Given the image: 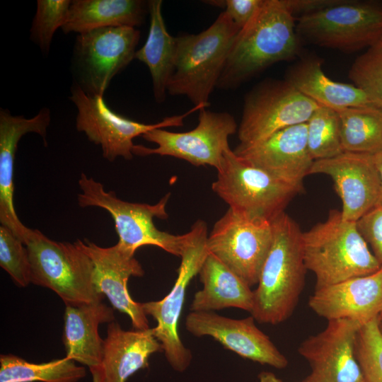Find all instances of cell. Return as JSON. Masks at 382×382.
<instances>
[{
    "mask_svg": "<svg viewBox=\"0 0 382 382\" xmlns=\"http://www.w3.org/2000/svg\"><path fill=\"white\" fill-rule=\"evenodd\" d=\"M298 50L294 16L285 0H262L236 35L217 87L235 88L269 66L292 59Z\"/></svg>",
    "mask_w": 382,
    "mask_h": 382,
    "instance_id": "1",
    "label": "cell"
},
{
    "mask_svg": "<svg viewBox=\"0 0 382 382\" xmlns=\"http://www.w3.org/2000/svg\"><path fill=\"white\" fill-rule=\"evenodd\" d=\"M273 239L253 291L251 316L260 323L277 325L294 311L308 270L302 233L298 224L283 212L272 221Z\"/></svg>",
    "mask_w": 382,
    "mask_h": 382,
    "instance_id": "2",
    "label": "cell"
},
{
    "mask_svg": "<svg viewBox=\"0 0 382 382\" xmlns=\"http://www.w3.org/2000/svg\"><path fill=\"white\" fill-rule=\"evenodd\" d=\"M303 258L316 277L315 289L373 274L382 266L355 221L332 209L325 221L302 233Z\"/></svg>",
    "mask_w": 382,
    "mask_h": 382,
    "instance_id": "3",
    "label": "cell"
},
{
    "mask_svg": "<svg viewBox=\"0 0 382 382\" xmlns=\"http://www.w3.org/2000/svg\"><path fill=\"white\" fill-rule=\"evenodd\" d=\"M240 30L223 11L205 30L175 37V66L167 92L186 96L195 106L207 108Z\"/></svg>",
    "mask_w": 382,
    "mask_h": 382,
    "instance_id": "4",
    "label": "cell"
},
{
    "mask_svg": "<svg viewBox=\"0 0 382 382\" xmlns=\"http://www.w3.org/2000/svg\"><path fill=\"white\" fill-rule=\"evenodd\" d=\"M23 243L30 265V283L55 292L65 305L101 302L91 258L76 244L53 241L30 228Z\"/></svg>",
    "mask_w": 382,
    "mask_h": 382,
    "instance_id": "5",
    "label": "cell"
},
{
    "mask_svg": "<svg viewBox=\"0 0 382 382\" xmlns=\"http://www.w3.org/2000/svg\"><path fill=\"white\" fill-rule=\"evenodd\" d=\"M81 192L79 205L104 209L112 216L119 236L117 243L132 255L144 245L157 246L168 253L180 257L186 241V233L173 235L158 229L153 219L168 218L166 206L170 194L163 196L156 204L129 202L119 199L113 191L107 192L100 182L81 173L78 181Z\"/></svg>",
    "mask_w": 382,
    "mask_h": 382,
    "instance_id": "6",
    "label": "cell"
},
{
    "mask_svg": "<svg viewBox=\"0 0 382 382\" xmlns=\"http://www.w3.org/2000/svg\"><path fill=\"white\" fill-rule=\"evenodd\" d=\"M212 190L229 208L245 214L272 221L303 187L289 184L257 168L228 148L224 154Z\"/></svg>",
    "mask_w": 382,
    "mask_h": 382,
    "instance_id": "7",
    "label": "cell"
},
{
    "mask_svg": "<svg viewBox=\"0 0 382 382\" xmlns=\"http://www.w3.org/2000/svg\"><path fill=\"white\" fill-rule=\"evenodd\" d=\"M186 235L178 277L171 290L159 301L142 303L146 315L156 321V326L152 328L153 333L161 343L166 360L178 372L189 367L192 357L190 349L181 341L178 330L186 290L209 253L207 226L203 220L196 221Z\"/></svg>",
    "mask_w": 382,
    "mask_h": 382,
    "instance_id": "8",
    "label": "cell"
},
{
    "mask_svg": "<svg viewBox=\"0 0 382 382\" xmlns=\"http://www.w3.org/2000/svg\"><path fill=\"white\" fill-rule=\"evenodd\" d=\"M296 34L319 46L354 52L376 45L382 37V4L341 0L298 18Z\"/></svg>",
    "mask_w": 382,
    "mask_h": 382,
    "instance_id": "9",
    "label": "cell"
},
{
    "mask_svg": "<svg viewBox=\"0 0 382 382\" xmlns=\"http://www.w3.org/2000/svg\"><path fill=\"white\" fill-rule=\"evenodd\" d=\"M273 239L272 221L228 208L207 237V248L250 287L257 284Z\"/></svg>",
    "mask_w": 382,
    "mask_h": 382,
    "instance_id": "10",
    "label": "cell"
},
{
    "mask_svg": "<svg viewBox=\"0 0 382 382\" xmlns=\"http://www.w3.org/2000/svg\"><path fill=\"white\" fill-rule=\"evenodd\" d=\"M71 91L69 98L78 110L76 129L83 132L89 141L100 146L103 156L110 162L117 157L132 159L133 139L136 137L157 128L181 126L186 116L202 108L195 106L183 115L166 117L156 124H144L114 112L103 96L90 95L77 83Z\"/></svg>",
    "mask_w": 382,
    "mask_h": 382,
    "instance_id": "11",
    "label": "cell"
},
{
    "mask_svg": "<svg viewBox=\"0 0 382 382\" xmlns=\"http://www.w3.org/2000/svg\"><path fill=\"white\" fill-rule=\"evenodd\" d=\"M199 110L198 124L185 132H173L163 128L152 129L141 137L157 144L156 148L134 145L133 154H158L185 160L196 166L220 167L224 151L229 148L228 137L238 127L234 117L228 112Z\"/></svg>",
    "mask_w": 382,
    "mask_h": 382,
    "instance_id": "12",
    "label": "cell"
},
{
    "mask_svg": "<svg viewBox=\"0 0 382 382\" xmlns=\"http://www.w3.org/2000/svg\"><path fill=\"white\" fill-rule=\"evenodd\" d=\"M319 106L286 80L266 83L245 100L238 128L239 144H255L281 129L307 122Z\"/></svg>",
    "mask_w": 382,
    "mask_h": 382,
    "instance_id": "13",
    "label": "cell"
},
{
    "mask_svg": "<svg viewBox=\"0 0 382 382\" xmlns=\"http://www.w3.org/2000/svg\"><path fill=\"white\" fill-rule=\"evenodd\" d=\"M139 38V30L132 27L100 28L78 34L74 56L79 85L90 95L103 96L114 76L134 59Z\"/></svg>",
    "mask_w": 382,
    "mask_h": 382,
    "instance_id": "14",
    "label": "cell"
},
{
    "mask_svg": "<svg viewBox=\"0 0 382 382\" xmlns=\"http://www.w3.org/2000/svg\"><path fill=\"white\" fill-rule=\"evenodd\" d=\"M361 326L349 319L330 320L322 331L305 339L298 352L311 371L301 382H365L355 354Z\"/></svg>",
    "mask_w": 382,
    "mask_h": 382,
    "instance_id": "15",
    "label": "cell"
},
{
    "mask_svg": "<svg viewBox=\"0 0 382 382\" xmlns=\"http://www.w3.org/2000/svg\"><path fill=\"white\" fill-rule=\"evenodd\" d=\"M329 175L342 201L345 220L357 221L378 202L380 178L374 155L349 151L314 161L310 174Z\"/></svg>",
    "mask_w": 382,
    "mask_h": 382,
    "instance_id": "16",
    "label": "cell"
},
{
    "mask_svg": "<svg viewBox=\"0 0 382 382\" xmlns=\"http://www.w3.org/2000/svg\"><path fill=\"white\" fill-rule=\"evenodd\" d=\"M250 316L233 319L214 312H191L185 320L186 329L197 337L209 336L225 349L241 357L278 369L287 366L286 357L260 330Z\"/></svg>",
    "mask_w": 382,
    "mask_h": 382,
    "instance_id": "17",
    "label": "cell"
},
{
    "mask_svg": "<svg viewBox=\"0 0 382 382\" xmlns=\"http://www.w3.org/2000/svg\"><path fill=\"white\" fill-rule=\"evenodd\" d=\"M74 243L93 263L94 283L98 291L108 299L114 308L129 317L134 330L149 329L142 303L132 299L127 287L130 277H140L144 274L134 255L117 243L108 248L100 247L89 241L77 240Z\"/></svg>",
    "mask_w": 382,
    "mask_h": 382,
    "instance_id": "18",
    "label": "cell"
},
{
    "mask_svg": "<svg viewBox=\"0 0 382 382\" xmlns=\"http://www.w3.org/2000/svg\"><path fill=\"white\" fill-rule=\"evenodd\" d=\"M233 151L248 163L299 187H303L314 162L308 149L306 122L281 129L255 144H238Z\"/></svg>",
    "mask_w": 382,
    "mask_h": 382,
    "instance_id": "19",
    "label": "cell"
},
{
    "mask_svg": "<svg viewBox=\"0 0 382 382\" xmlns=\"http://www.w3.org/2000/svg\"><path fill=\"white\" fill-rule=\"evenodd\" d=\"M308 306L328 321L370 322L382 312V267L373 274L315 289Z\"/></svg>",
    "mask_w": 382,
    "mask_h": 382,
    "instance_id": "20",
    "label": "cell"
},
{
    "mask_svg": "<svg viewBox=\"0 0 382 382\" xmlns=\"http://www.w3.org/2000/svg\"><path fill=\"white\" fill-rule=\"evenodd\" d=\"M50 111L42 108L31 118L12 115L7 110H0V222L11 229L23 243L29 228L19 219L13 204L14 161L18 141L28 133H36L46 145Z\"/></svg>",
    "mask_w": 382,
    "mask_h": 382,
    "instance_id": "21",
    "label": "cell"
},
{
    "mask_svg": "<svg viewBox=\"0 0 382 382\" xmlns=\"http://www.w3.org/2000/svg\"><path fill=\"white\" fill-rule=\"evenodd\" d=\"M114 320L112 309L102 301L66 305L62 337L65 357L87 366L93 382H101L104 340L99 335V325Z\"/></svg>",
    "mask_w": 382,
    "mask_h": 382,
    "instance_id": "22",
    "label": "cell"
},
{
    "mask_svg": "<svg viewBox=\"0 0 382 382\" xmlns=\"http://www.w3.org/2000/svg\"><path fill=\"white\" fill-rule=\"evenodd\" d=\"M162 350L152 328L125 330L112 321L104 340L101 382H126L137 371L147 368L150 356Z\"/></svg>",
    "mask_w": 382,
    "mask_h": 382,
    "instance_id": "23",
    "label": "cell"
},
{
    "mask_svg": "<svg viewBox=\"0 0 382 382\" xmlns=\"http://www.w3.org/2000/svg\"><path fill=\"white\" fill-rule=\"evenodd\" d=\"M198 274L203 288L195 294L191 312H214L226 308L251 312L253 291L215 255L208 254Z\"/></svg>",
    "mask_w": 382,
    "mask_h": 382,
    "instance_id": "24",
    "label": "cell"
},
{
    "mask_svg": "<svg viewBox=\"0 0 382 382\" xmlns=\"http://www.w3.org/2000/svg\"><path fill=\"white\" fill-rule=\"evenodd\" d=\"M286 81L318 105L334 110L374 106L358 87L332 81L327 76L320 62L316 59L299 63L290 71Z\"/></svg>",
    "mask_w": 382,
    "mask_h": 382,
    "instance_id": "25",
    "label": "cell"
},
{
    "mask_svg": "<svg viewBox=\"0 0 382 382\" xmlns=\"http://www.w3.org/2000/svg\"><path fill=\"white\" fill-rule=\"evenodd\" d=\"M145 13V3L139 0H74L62 29L79 34L100 28H134Z\"/></svg>",
    "mask_w": 382,
    "mask_h": 382,
    "instance_id": "26",
    "label": "cell"
},
{
    "mask_svg": "<svg viewBox=\"0 0 382 382\" xmlns=\"http://www.w3.org/2000/svg\"><path fill=\"white\" fill-rule=\"evenodd\" d=\"M162 1L148 2L150 26L144 45L136 51L134 58L149 68L153 81L155 99L161 103L166 98L168 83L173 73L176 40L169 34L162 15Z\"/></svg>",
    "mask_w": 382,
    "mask_h": 382,
    "instance_id": "27",
    "label": "cell"
},
{
    "mask_svg": "<svg viewBox=\"0 0 382 382\" xmlns=\"http://www.w3.org/2000/svg\"><path fill=\"white\" fill-rule=\"evenodd\" d=\"M336 110L343 151L374 155L382 150V109L365 106Z\"/></svg>",
    "mask_w": 382,
    "mask_h": 382,
    "instance_id": "28",
    "label": "cell"
},
{
    "mask_svg": "<svg viewBox=\"0 0 382 382\" xmlns=\"http://www.w3.org/2000/svg\"><path fill=\"white\" fill-rule=\"evenodd\" d=\"M86 374L66 357L35 364L11 354L0 356V382H77Z\"/></svg>",
    "mask_w": 382,
    "mask_h": 382,
    "instance_id": "29",
    "label": "cell"
},
{
    "mask_svg": "<svg viewBox=\"0 0 382 382\" xmlns=\"http://www.w3.org/2000/svg\"><path fill=\"white\" fill-rule=\"evenodd\" d=\"M306 124L308 149L313 161L329 158L343 152L336 110L320 105Z\"/></svg>",
    "mask_w": 382,
    "mask_h": 382,
    "instance_id": "30",
    "label": "cell"
},
{
    "mask_svg": "<svg viewBox=\"0 0 382 382\" xmlns=\"http://www.w3.org/2000/svg\"><path fill=\"white\" fill-rule=\"evenodd\" d=\"M349 78L373 105L382 109V46L376 44L358 57L349 71Z\"/></svg>",
    "mask_w": 382,
    "mask_h": 382,
    "instance_id": "31",
    "label": "cell"
},
{
    "mask_svg": "<svg viewBox=\"0 0 382 382\" xmlns=\"http://www.w3.org/2000/svg\"><path fill=\"white\" fill-rule=\"evenodd\" d=\"M378 318L361 325L357 334L355 354L365 382H382V334Z\"/></svg>",
    "mask_w": 382,
    "mask_h": 382,
    "instance_id": "32",
    "label": "cell"
},
{
    "mask_svg": "<svg viewBox=\"0 0 382 382\" xmlns=\"http://www.w3.org/2000/svg\"><path fill=\"white\" fill-rule=\"evenodd\" d=\"M71 1L37 0L30 38L43 52H49L55 31L65 24Z\"/></svg>",
    "mask_w": 382,
    "mask_h": 382,
    "instance_id": "33",
    "label": "cell"
},
{
    "mask_svg": "<svg viewBox=\"0 0 382 382\" xmlns=\"http://www.w3.org/2000/svg\"><path fill=\"white\" fill-rule=\"evenodd\" d=\"M0 266L19 286L30 283V265L25 244L8 227L0 226Z\"/></svg>",
    "mask_w": 382,
    "mask_h": 382,
    "instance_id": "34",
    "label": "cell"
},
{
    "mask_svg": "<svg viewBox=\"0 0 382 382\" xmlns=\"http://www.w3.org/2000/svg\"><path fill=\"white\" fill-rule=\"evenodd\" d=\"M360 234L382 266V206H375L357 221Z\"/></svg>",
    "mask_w": 382,
    "mask_h": 382,
    "instance_id": "35",
    "label": "cell"
},
{
    "mask_svg": "<svg viewBox=\"0 0 382 382\" xmlns=\"http://www.w3.org/2000/svg\"><path fill=\"white\" fill-rule=\"evenodd\" d=\"M262 0H224L212 1L213 5L225 8L226 12L234 23L241 29L244 27L255 14Z\"/></svg>",
    "mask_w": 382,
    "mask_h": 382,
    "instance_id": "36",
    "label": "cell"
},
{
    "mask_svg": "<svg viewBox=\"0 0 382 382\" xmlns=\"http://www.w3.org/2000/svg\"><path fill=\"white\" fill-rule=\"evenodd\" d=\"M341 0H285L293 15H301L315 12L335 5Z\"/></svg>",
    "mask_w": 382,
    "mask_h": 382,
    "instance_id": "37",
    "label": "cell"
},
{
    "mask_svg": "<svg viewBox=\"0 0 382 382\" xmlns=\"http://www.w3.org/2000/svg\"><path fill=\"white\" fill-rule=\"evenodd\" d=\"M374 160L380 178L379 196L376 205L382 206V150L374 155Z\"/></svg>",
    "mask_w": 382,
    "mask_h": 382,
    "instance_id": "38",
    "label": "cell"
},
{
    "mask_svg": "<svg viewBox=\"0 0 382 382\" xmlns=\"http://www.w3.org/2000/svg\"><path fill=\"white\" fill-rule=\"evenodd\" d=\"M258 382H284L274 373L270 371H262L258 375Z\"/></svg>",
    "mask_w": 382,
    "mask_h": 382,
    "instance_id": "39",
    "label": "cell"
},
{
    "mask_svg": "<svg viewBox=\"0 0 382 382\" xmlns=\"http://www.w3.org/2000/svg\"><path fill=\"white\" fill-rule=\"evenodd\" d=\"M378 327L382 334V318H380V317L378 318Z\"/></svg>",
    "mask_w": 382,
    "mask_h": 382,
    "instance_id": "40",
    "label": "cell"
},
{
    "mask_svg": "<svg viewBox=\"0 0 382 382\" xmlns=\"http://www.w3.org/2000/svg\"><path fill=\"white\" fill-rule=\"evenodd\" d=\"M377 44L382 46V37L381 38L380 41Z\"/></svg>",
    "mask_w": 382,
    "mask_h": 382,
    "instance_id": "41",
    "label": "cell"
},
{
    "mask_svg": "<svg viewBox=\"0 0 382 382\" xmlns=\"http://www.w3.org/2000/svg\"><path fill=\"white\" fill-rule=\"evenodd\" d=\"M380 318H382V312L381 313V315L379 316Z\"/></svg>",
    "mask_w": 382,
    "mask_h": 382,
    "instance_id": "42",
    "label": "cell"
}]
</instances>
